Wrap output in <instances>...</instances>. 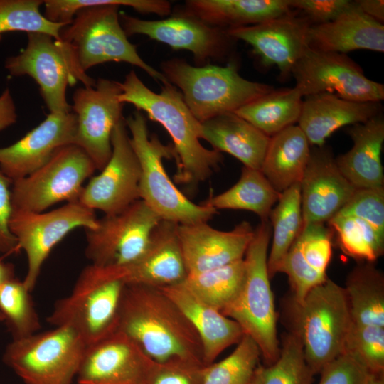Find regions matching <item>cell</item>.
<instances>
[{"instance_id": "9a60e30c", "label": "cell", "mask_w": 384, "mask_h": 384, "mask_svg": "<svg viewBox=\"0 0 384 384\" xmlns=\"http://www.w3.org/2000/svg\"><path fill=\"white\" fill-rule=\"evenodd\" d=\"M112 154L99 175L83 186L78 200L105 215L118 213L139 199L141 169L123 117L112 134Z\"/></svg>"}, {"instance_id": "d6986e66", "label": "cell", "mask_w": 384, "mask_h": 384, "mask_svg": "<svg viewBox=\"0 0 384 384\" xmlns=\"http://www.w3.org/2000/svg\"><path fill=\"white\" fill-rule=\"evenodd\" d=\"M154 361L114 329L87 346L76 379L78 384H144Z\"/></svg>"}, {"instance_id": "f5cc1de1", "label": "cell", "mask_w": 384, "mask_h": 384, "mask_svg": "<svg viewBox=\"0 0 384 384\" xmlns=\"http://www.w3.org/2000/svg\"><path fill=\"white\" fill-rule=\"evenodd\" d=\"M4 321V318L1 312L0 311V321Z\"/></svg>"}, {"instance_id": "277c9868", "label": "cell", "mask_w": 384, "mask_h": 384, "mask_svg": "<svg viewBox=\"0 0 384 384\" xmlns=\"http://www.w3.org/2000/svg\"><path fill=\"white\" fill-rule=\"evenodd\" d=\"M263 220L243 257L245 275L234 299L220 312L234 320L245 335L259 348L260 356L268 364L278 358L280 346L277 336V315L267 268V251L271 226Z\"/></svg>"}, {"instance_id": "7c38bea8", "label": "cell", "mask_w": 384, "mask_h": 384, "mask_svg": "<svg viewBox=\"0 0 384 384\" xmlns=\"http://www.w3.org/2000/svg\"><path fill=\"white\" fill-rule=\"evenodd\" d=\"M161 220L141 199L118 213L105 215L97 218L95 228L85 229V255L96 265L128 266L144 252Z\"/></svg>"}, {"instance_id": "836d02e7", "label": "cell", "mask_w": 384, "mask_h": 384, "mask_svg": "<svg viewBox=\"0 0 384 384\" xmlns=\"http://www.w3.org/2000/svg\"><path fill=\"white\" fill-rule=\"evenodd\" d=\"M302 97L295 86L273 90L234 113L270 137L298 122L304 100Z\"/></svg>"}, {"instance_id": "d4e9b609", "label": "cell", "mask_w": 384, "mask_h": 384, "mask_svg": "<svg viewBox=\"0 0 384 384\" xmlns=\"http://www.w3.org/2000/svg\"><path fill=\"white\" fill-rule=\"evenodd\" d=\"M178 224L161 220L142 256L126 266V284L156 287L178 283L187 275L178 234Z\"/></svg>"}, {"instance_id": "5bb4252c", "label": "cell", "mask_w": 384, "mask_h": 384, "mask_svg": "<svg viewBox=\"0 0 384 384\" xmlns=\"http://www.w3.org/2000/svg\"><path fill=\"white\" fill-rule=\"evenodd\" d=\"M120 82L99 78L94 86L79 87L73 95L72 112L77 119L75 144L101 171L112 154L114 127L123 117L124 104L119 101Z\"/></svg>"}, {"instance_id": "f35d334b", "label": "cell", "mask_w": 384, "mask_h": 384, "mask_svg": "<svg viewBox=\"0 0 384 384\" xmlns=\"http://www.w3.org/2000/svg\"><path fill=\"white\" fill-rule=\"evenodd\" d=\"M30 292L23 281L15 277L0 285V311L13 339L29 336L41 329Z\"/></svg>"}, {"instance_id": "ee69618b", "label": "cell", "mask_w": 384, "mask_h": 384, "mask_svg": "<svg viewBox=\"0 0 384 384\" xmlns=\"http://www.w3.org/2000/svg\"><path fill=\"white\" fill-rule=\"evenodd\" d=\"M319 384H366L369 372L353 356L344 353L320 372Z\"/></svg>"}, {"instance_id": "603a6c76", "label": "cell", "mask_w": 384, "mask_h": 384, "mask_svg": "<svg viewBox=\"0 0 384 384\" xmlns=\"http://www.w3.org/2000/svg\"><path fill=\"white\" fill-rule=\"evenodd\" d=\"M300 185L304 225L328 222L357 190L341 174L331 151L311 149Z\"/></svg>"}, {"instance_id": "bcb514c9", "label": "cell", "mask_w": 384, "mask_h": 384, "mask_svg": "<svg viewBox=\"0 0 384 384\" xmlns=\"http://www.w3.org/2000/svg\"><path fill=\"white\" fill-rule=\"evenodd\" d=\"M12 181L0 170V255H7L19 250L16 238L10 229L13 206Z\"/></svg>"}, {"instance_id": "44dd1931", "label": "cell", "mask_w": 384, "mask_h": 384, "mask_svg": "<svg viewBox=\"0 0 384 384\" xmlns=\"http://www.w3.org/2000/svg\"><path fill=\"white\" fill-rule=\"evenodd\" d=\"M77 119L69 112H50L15 143L0 148V170L12 181L33 173L61 147L75 144Z\"/></svg>"}, {"instance_id": "f1b7e54d", "label": "cell", "mask_w": 384, "mask_h": 384, "mask_svg": "<svg viewBox=\"0 0 384 384\" xmlns=\"http://www.w3.org/2000/svg\"><path fill=\"white\" fill-rule=\"evenodd\" d=\"M353 146L335 158L343 176L356 189L384 188L381 153L384 142V120L381 113L348 130Z\"/></svg>"}, {"instance_id": "b9f144b4", "label": "cell", "mask_w": 384, "mask_h": 384, "mask_svg": "<svg viewBox=\"0 0 384 384\" xmlns=\"http://www.w3.org/2000/svg\"><path fill=\"white\" fill-rule=\"evenodd\" d=\"M344 353L353 356L369 373H383L384 328L351 325Z\"/></svg>"}, {"instance_id": "4316f807", "label": "cell", "mask_w": 384, "mask_h": 384, "mask_svg": "<svg viewBox=\"0 0 384 384\" xmlns=\"http://www.w3.org/2000/svg\"><path fill=\"white\" fill-rule=\"evenodd\" d=\"M380 113V102H354L324 92L305 97L297 122L309 145L319 147L338 129L366 122Z\"/></svg>"}, {"instance_id": "7bdbcfd3", "label": "cell", "mask_w": 384, "mask_h": 384, "mask_svg": "<svg viewBox=\"0 0 384 384\" xmlns=\"http://www.w3.org/2000/svg\"><path fill=\"white\" fill-rule=\"evenodd\" d=\"M206 366L181 361H154L144 384H203Z\"/></svg>"}, {"instance_id": "2e32d148", "label": "cell", "mask_w": 384, "mask_h": 384, "mask_svg": "<svg viewBox=\"0 0 384 384\" xmlns=\"http://www.w3.org/2000/svg\"><path fill=\"white\" fill-rule=\"evenodd\" d=\"M120 17L127 36L144 35L174 50H188L198 66L205 65L208 60L225 58L234 41L225 29L186 14L176 13L171 17L156 21L143 20L127 14Z\"/></svg>"}, {"instance_id": "f546056e", "label": "cell", "mask_w": 384, "mask_h": 384, "mask_svg": "<svg viewBox=\"0 0 384 384\" xmlns=\"http://www.w3.org/2000/svg\"><path fill=\"white\" fill-rule=\"evenodd\" d=\"M201 133L213 149L229 154L245 167L260 170L270 137L235 113L202 122Z\"/></svg>"}, {"instance_id": "6da1fadb", "label": "cell", "mask_w": 384, "mask_h": 384, "mask_svg": "<svg viewBox=\"0 0 384 384\" xmlns=\"http://www.w3.org/2000/svg\"><path fill=\"white\" fill-rule=\"evenodd\" d=\"M43 16L50 21L67 24L57 40L63 48L75 79L89 87L96 80L87 74L94 66L124 62L143 70L157 82H169L164 75L146 63L125 33L119 8L131 7L143 14H157V0H46Z\"/></svg>"}, {"instance_id": "ffe728a7", "label": "cell", "mask_w": 384, "mask_h": 384, "mask_svg": "<svg viewBox=\"0 0 384 384\" xmlns=\"http://www.w3.org/2000/svg\"><path fill=\"white\" fill-rule=\"evenodd\" d=\"M308 18L291 12L262 23L226 29L234 40L248 43L265 66L275 65L283 75L292 68L309 48Z\"/></svg>"}, {"instance_id": "8fae6325", "label": "cell", "mask_w": 384, "mask_h": 384, "mask_svg": "<svg viewBox=\"0 0 384 384\" xmlns=\"http://www.w3.org/2000/svg\"><path fill=\"white\" fill-rule=\"evenodd\" d=\"M97 223L95 210L79 200L48 212L13 208L9 225L18 248L26 254L28 270L23 282L28 290L34 289L43 264L59 242L75 228H94Z\"/></svg>"}, {"instance_id": "7dc6e473", "label": "cell", "mask_w": 384, "mask_h": 384, "mask_svg": "<svg viewBox=\"0 0 384 384\" xmlns=\"http://www.w3.org/2000/svg\"><path fill=\"white\" fill-rule=\"evenodd\" d=\"M16 119L14 101L9 89L6 88L0 95V132L14 124Z\"/></svg>"}, {"instance_id": "c3c4849f", "label": "cell", "mask_w": 384, "mask_h": 384, "mask_svg": "<svg viewBox=\"0 0 384 384\" xmlns=\"http://www.w3.org/2000/svg\"><path fill=\"white\" fill-rule=\"evenodd\" d=\"M358 8L367 16L381 23L384 21V1L358 0L355 1Z\"/></svg>"}, {"instance_id": "ab89813d", "label": "cell", "mask_w": 384, "mask_h": 384, "mask_svg": "<svg viewBox=\"0 0 384 384\" xmlns=\"http://www.w3.org/2000/svg\"><path fill=\"white\" fill-rule=\"evenodd\" d=\"M234 351L204 368L203 384H249L257 368L260 352L255 341L243 335Z\"/></svg>"}, {"instance_id": "4fadbf2b", "label": "cell", "mask_w": 384, "mask_h": 384, "mask_svg": "<svg viewBox=\"0 0 384 384\" xmlns=\"http://www.w3.org/2000/svg\"><path fill=\"white\" fill-rule=\"evenodd\" d=\"M295 87L302 97L324 92L354 102H380L384 85L368 78L346 54L307 48L292 68Z\"/></svg>"}, {"instance_id": "681fc988", "label": "cell", "mask_w": 384, "mask_h": 384, "mask_svg": "<svg viewBox=\"0 0 384 384\" xmlns=\"http://www.w3.org/2000/svg\"><path fill=\"white\" fill-rule=\"evenodd\" d=\"M14 277L13 265L0 261V285Z\"/></svg>"}, {"instance_id": "8d00e7d4", "label": "cell", "mask_w": 384, "mask_h": 384, "mask_svg": "<svg viewBox=\"0 0 384 384\" xmlns=\"http://www.w3.org/2000/svg\"><path fill=\"white\" fill-rule=\"evenodd\" d=\"M244 275L242 259L220 267L187 274L181 282L202 301L221 311L238 294Z\"/></svg>"}, {"instance_id": "7a4b0ae2", "label": "cell", "mask_w": 384, "mask_h": 384, "mask_svg": "<svg viewBox=\"0 0 384 384\" xmlns=\"http://www.w3.org/2000/svg\"><path fill=\"white\" fill-rule=\"evenodd\" d=\"M114 329L129 336L156 362L181 361L206 366L198 334L159 287L126 284Z\"/></svg>"}, {"instance_id": "30bf717a", "label": "cell", "mask_w": 384, "mask_h": 384, "mask_svg": "<svg viewBox=\"0 0 384 384\" xmlns=\"http://www.w3.org/2000/svg\"><path fill=\"white\" fill-rule=\"evenodd\" d=\"M95 170L94 163L80 146H64L41 167L12 181L13 208L38 213L62 201L78 200L84 181Z\"/></svg>"}, {"instance_id": "d590c367", "label": "cell", "mask_w": 384, "mask_h": 384, "mask_svg": "<svg viewBox=\"0 0 384 384\" xmlns=\"http://www.w3.org/2000/svg\"><path fill=\"white\" fill-rule=\"evenodd\" d=\"M269 218L273 228L272 246L267 257L268 274L271 279L278 272L282 261L304 225L299 183L280 193L277 204L272 209Z\"/></svg>"}, {"instance_id": "52a82bcc", "label": "cell", "mask_w": 384, "mask_h": 384, "mask_svg": "<svg viewBox=\"0 0 384 384\" xmlns=\"http://www.w3.org/2000/svg\"><path fill=\"white\" fill-rule=\"evenodd\" d=\"M132 146L139 162V199L161 220L177 224L208 222L217 210L189 200L168 176L164 159L174 158L173 145L150 136L145 117L137 110L125 119Z\"/></svg>"}, {"instance_id": "60d3db41", "label": "cell", "mask_w": 384, "mask_h": 384, "mask_svg": "<svg viewBox=\"0 0 384 384\" xmlns=\"http://www.w3.org/2000/svg\"><path fill=\"white\" fill-rule=\"evenodd\" d=\"M42 0H0V34L42 33L58 40L64 23L50 21L40 11Z\"/></svg>"}, {"instance_id": "ba28073f", "label": "cell", "mask_w": 384, "mask_h": 384, "mask_svg": "<svg viewBox=\"0 0 384 384\" xmlns=\"http://www.w3.org/2000/svg\"><path fill=\"white\" fill-rule=\"evenodd\" d=\"M294 330L314 373L344 353L351 326L344 287L327 279L299 303L293 302Z\"/></svg>"}, {"instance_id": "816d5d0a", "label": "cell", "mask_w": 384, "mask_h": 384, "mask_svg": "<svg viewBox=\"0 0 384 384\" xmlns=\"http://www.w3.org/2000/svg\"><path fill=\"white\" fill-rule=\"evenodd\" d=\"M249 384H259L258 377H257V373H256V370H255V373L253 375V377H252V380H251V381L250 382Z\"/></svg>"}, {"instance_id": "d6a6232c", "label": "cell", "mask_w": 384, "mask_h": 384, "mask_svg": "<svg viewBox=\"0 0 384 384\" xmlns=\"http://www.w3.org/2000/svg\"><path fill=\"white\" fill-rule=\"evenodd\" d=\"M351 325L384 328V279L371 263L356 267L344 287Z\"/></svg>"}, {"instance_id": "ac0fdd59", "label": "cell", "mask_w": 384, "mask_h": 384, "mask_svg": "<svg viewBox=\"0 0 384 384\" xmlns=\"http://www.w3.org/2000/svg\"><path fill=\"white\" fill-rule=\"evenodd\" d=\"M328 223L346 255L375 262L384 251V188L357 189Z\"/></svg>"}, {"instance_id": "74e56055", "label": "cell", "mask_w": 384, "mask_h": 384, "mask_svg": "<svg viewBox=\"0 0 384 384\" xmlns=\"http://www.w3.org/2000/svg\"><path fill=\"white\" fill-rule=\"evenodd\" d=\"M259 384H311L314 372L305 359L299 337L291 332L282 342L278 358L256 369Z\"/></svg>"}, {"instance_id": "3957f363", "label": "cell", "mask_w": 384, "mask_h": 384, "mask_svg": "<svg viewBox=\"0 0 384 384\" xmlns=\"http://www.w3.org/2000/svg\"><path fill=\"white\" fill-rule=\"evenodd\" d=\"M118 98L134 105L137 110L161 124L170 135L174 149L176 171L174 181L196 186L208 178L222 162L220 152L204 147L201 123L187 107L181 93L170 82L162 85L161 92L151 90L131 70L122 82Z\"/></svg>"}, {"instance_id": "5b68a950", "label": "cell", "mask_w": 384, "mask_h": 384, "mask_svg": "<svg viewBox=\"0 0 384 384\" xmlns=\"http://www.w3.org/2000/svg\"><path fill=\"white\" fill-rule=\"evenodd\" d=\"M161 68L168 82L181 90L187 107L201 123L235 112L274 90L269 85L242 78L234 63L194 66L172 58L163 61Z\"/></svg>"}, {"instance_id": "f907efd6", "label": "cell", "mask_w": 384, "mask_h": 384, "mask_svg": "<svg viewBox=\"0 0 384 384\" xmlns=\"http://www.w3.org/2000/svg\"><path fill=\"white\" fill-rule=\"evenodd\" d=\"M366 384H384L383 373L375 374L369 373Z\"/></svg>"}, {"instance_id": "e575fe53", "label": "cell", "mask_w": 384, "mask_h": 384, "mask_svg": "<svg viewBox=\"0 0 384 384\" xmlns=\"http://www.w3.org/2000/svg\"><path fill=\"white\" fill-rule=\"evenodd\" d=\"M277 192L260 170L243 166L239 180L225 191L210 196L204 204L215 209L245 210L268 220Z\"/></svg>"}, {"instance_id": "1f68e13d", "label": "cell", "mask_w": 384, "mask_h": 384, "mask_svg": "<svg viewBox=\"0 0 384 384\" xmlns=\"http://www.w3.org/2000/svg\"><path fill=\"white\" fill-rule=\"evenodd\" d=\"M309 144L298 125L270 137L260 171L282 193L299 183L310 157Z\"/></svg>"}, {"instance_id": "f6af8a7d", "label": "cell", "mask_w": 384, "mask_h": 384, "mask_svg": "<svg viewBox=\"0 0 384 384\" xmlns=\"http://www.w3.org/2000/svg\"><path fill=\"white\" fill-rule=\"evenodd\" d=\"M292 9L302 11L312 25L336 19L353 3L349 0H289Z\"/></svg>"}, {"instance_id": "7402d4cb", "label": "cell", "mask_w": 384, "mask_h": 384, "mask_svg": "<svg viewBox=\"0 0 384 384\" xmlns=\"http://www.w3.org/2000/svg\"><path fill=\"white\" fill-rule=\"evenodd\" d=\"M255 230L242 221L229 231L207 222L178 224V234L187 274L223 267L243 259Z\"/></svg>"}, {"instance_id": "8992f818", "label": "cell", "mask_w": 384, "mask_h": 384, "mask_svg": "<svg viewBox=\"0 0 384 384\" xmlns=\"http://www.w3.org/2000/svg\"><path fill=\"white\" fill-rule=\"evenodd\" d=\"M125 284L124 267L90 263L71 292L55 303L46 320L54 326L71 327L88 346L114 330Z\"/></svg>"}, {"instance_id": "9c48e42d", "label": "cell", "mask_w": 384, "mask_h": 384, "mask_svg": "<svg viewBox=\"0 0 384 384\" xmlns=\"http://www.w3.org/2000/svg\"><path fill=\"white\" fill-rule=\"evenodd\" d=\"M86 347L73 329L58 326L13 339L3 361L25 384H72Z\"/></svg>"}, {"instance_id": "484cf974", "label": "cell", "mask_w": 384, "mask_h": 384, "mask_svg": "<svg viewBox=\"0 0 384 384\" xmlns=\"http://www.w3.org/2000/svg\"><path fill=\"white\" fill-rule=\"evenodd\" d=\"M182 311L201 341L206 366L227 348L237 344L244 333L237 322L202 301L181 282L159 287Z\"/></svg>"}, {"instance_id": "cb8c5ba5", "label": "cell", "mask_w": 384, "mask_h": 384, "mask_svg": "<svg viewBox=\"0 0 384 384\" xmlns=\"http://www.w3.org/2000/svg\"><path fill=\"white\" fill-rule=\"evenodd\" d=\"M332 232L324 223H309L302 230L282 261L278 272L287 274L293 302L299 303L314 287L328 278L332 255Z\"/></svg>"}, {"instance_id": "83f0119b", "label": "cell", "mask_w": 384, "mask_h": 384, "mask_svg": "<svg viewBox=\"0 0 384 384\" xmlns=\"http://www.w3.org/2000/svg\"><path fill=\"white\" fill-rule=\"evenodd\" d=\"M309 47L346 54L355 50L384 52V26L364 14L354 1L336 19L311 25Z\"/></svg>"}, {"instance_id": "4dcf8cb0", "label": "cell", "mask_w": 384, "mask_h": 384, "mask_svg": "<svg viewBox=\"0 0 384 384\" xmlns=\"http://www.w3.org/2000/svg\"><path fill=\"white\" fill-rule=\"evenodd\" d=\"M291 9L289 0H188L177 13L226 30L257 24Z\"/></svg>"}, {"instance_id": "e0dca14e", "label": "cell", "mask_w": 384, "mask_h": 384, "mask_svg": "<svg viewBox=\"0 0 384 384\" xmlns=\"http://www.w3.org/2000/svg\"><path fill=\"white\" fill-rule=\"evenodd\" d=\"M26 48L9 57L5 68L13 76L28 75L38 85L41 97L50 112H71L66 98L68 86L75 85L74 77L65 53L53 36L28 33Z\"/></svg>"}]
</instances>
